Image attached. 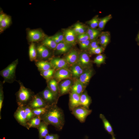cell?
Instances as JSON below:
<instances>
[{"instance_id": "4dcf8cb0", "label": "cell", "mask_w": 139, "mask_h": 139, "mask_svg": "<svg viewBox=\"0 0 139 139\" xmlns=\"http://www.w3.org/2000/svg\"><path fill=\"white\" fill-rule=\"evenodd\" d=\"M112 18L111 14L99 19L98 25V29L100 31L103 30L104 28L107 23Z\"/></svg>"}, {"instance_id": "f1b7e54d", "label": "cell", "mask_w": 139, "mask_h": 139, "mask_svg": "<svg viewBox=\"0 0 139 139\" xmlns=\"http://www.w3.org/2000/svg\"><path fill=\"white\" fill-rule=\"evenodd\" d=\"M42 45L48 48L55 50L57 44L50 37L45 38L42 41Z\"/></svg>"}, {"instance_id": "3957f363", "label": "cell", "mask_w": 139, "mask_h": 139, "mask_svg": "<svg viewBox=\"0 0 139 139\" xmlns=\"http://www.w3.org/2000/svg\"><path fill=\"white\" fill-rule=\"evenodd\" d=\"M18 59L14 61L0 72V75L4 78L3 82L11 83L15 80V71L18 64Z\"/></svg>"}, {"instance_id": "277c9868", "label": "cell", "mask_w": 139, "mask_h": 139, "mask_svg": "<svg viewBox=\"0 0 139 139\" xmlns=\"http://www.w3.org/2000/svg\"><path fill=\"white\" fill-rule=\"evenodd\" d=\"M48 105L57 104L58 97L47 86L38 94Z\"/></svg>"}, {"instance_id": "f35d334b", "label": "cell", "mask_w": 139, "mask_h": 139, "mask_svg": "<svg viewBox=\"0 0 139 139\" xmlns=\"http://www.w3.org/2000/svg\"><path fill=\"white\" fill-rule=\"evenodd\" d=\"M99 40L96 39L91 41L89 49L90 53L99 47Z\"/></svg>"}, {"instance_id": "4fadbf2b", "label": "cell", "mask_w": 139, "mask_h": 139, "mask_svg": "<svg viewBox=\"0 0 139 139\" xmlns=\"http://www.w3.org/2000/svg\"><path fill=\"white\" fill-rule=\"evenodd\" d=\"M28 35L29 40L32 42L39 41L42 40L44 36L43 33L38 30H30L28 32Z\"/></svg>"}, {"instance_id": "4316f807", "label": "cell", "mask_w": 139, "mask_h": 139, "mask_svg": "<svg viewBox=\"0 0 139 139\" xmlns=\"http://www.w3.org/2000/svg\"><path fill=\"white\" fill-rule=\"evenodd\" d=\"M71 46L65 42L58 44L55 49L56 53L63 54L68 52L70 49Z\"/></svg>"}, {"instance_id": "b9f144b4", "label": "cell", "mask_w": 139, "mask_h": 139, "mask_svg": "<svg viewBox=\"0 0 139 139\" xmlns=\"http://www.w3.org/2000/svg\"><path fill=\"white\" fill-rule=\"evenodd\" d=\"M77 23L78 25V35L86 33V28L85 27L81 24L79 23Z\"/></svg>"}, {"instance_id": "9c48e42d", "label": "cell", "mask_w": 139, "mask_h": 139, "mask_svg": "<svg viewBox=\"0 0 139 139\" xmlns=\"http://www.w3.org/2000/svg\"><path fill=\"white\" fill-rule=\"evenodd\" d=\"M63 33L65 42L71 46L75 44L77 39V35L73 29H65L63 31Z\"/></svg>"}, {"instance_id": "f6af8a7d", "label": "cell", "mask_w": 139, "mask_h": 139, "mask_svg": "<svg viewBox=\"0 0 139 139\" xmlns=\"http://www.w3.org/2000/svg\"><path fill=\"white\" fill-rule=\"evenodd\" d=\"M55 35L61 42H64V37L63 33H58Z\"/></svg>"}, {"instance_id": "2e32d148", "label": "cell", "mask_w": 139, "mask_h": 139, "mask_svg": "<svg viewBox=\"0 0 139 139\" xmlns=\"http://www.w3.org/2000/svg\"><path fill=\"white\" fill-rule=\"evenodd\" d=\"M99 44L105 49L110 40V34L109 31L101 32L99 36Z\"/></svg>"}, {"instance_id": "ab89813d", "label": "cell", "mask_w": 139, "mask_h": 139, "mask_svg": "<svg viewBox=\"0 0 139 139\" xmlns=\"http://www.w3.org/2000/svg\"><path fill=\"white\" fill-rule=\"evenodd\" d=\"M91 41L90 40H88L79 42L80 48L83 50L89 49Z\"/></svg>"}, {"instance_id": "60d3db41", "label": "cell", "mask_w": 139, "mask_h": 139, "mask_svg": "<svg viewBox=\"0 0 139 139\" xmlns=\"http://www.w3.org/2000/svg\"><path fill=\"white\" fill-rule=\"evenodd\" d=\"M76 39L79 42L89 40V37L86 32L77 36Z\"/></svg>"}, {"instance_id": "6da1fadb", "label": "cell", "mask_w": 139, "mask_h": 139, "mask_svg": "<svg viewBox=\"0 0 139 139\" xmlns=\"http://www.w3.org/2000/svg\"><path fill=\"white\" fill-rule=\"evenodd\" d=\"M42 121L53 126L58 131L61 130L65 124L64 115L63 110L55 104L49 106L46 112L40 116Z\"/></svg>"}, {"instance_id": "8992f818", "label": "cell", "mask_w": 139, "mask_h": 139, "mask_svg": "<svg viewBox=\"0 0 139 139\" xmlns=\"http://www.w3.org/2000/svg\"><path fill=\"white\" fill-rule=\"evenodd\" d=\"M14 116L15 119L20 125L27 128V123L28 121L23 106H18L14 113Z\"/></svg>"}, {"instance_id": "7402d4cb", "label": "cell", "mask_w": 139, "mask_h": 139, "mask_svg": "<svg viewBox=\"0 0 139 139\" xmlns=\"http://www.w3.org/2000/svg\"><path fill=\"white\" fill-rule=\"evenodd\" d=\"M37 50L39 56L42 59H47L50 55V52L48 48L42 45L38 46Z\"/></svg>"}, {"instance_id": "7bdbcfd3", "label": "cell", "mask_w": 139, "mask_h": 139, "mask_svg": "<svg viewBox=\"0 0 139 139\" xmlns=\"http://www.w3.org/2000/svg\"><path fill=\"white\" fill-rule=\"evenodd\" d=\"M103 47L101 46H99L91 52L90 53L93 54H100L103 52L104 50Z\"/></svg>"}, {"instance_id": "7c38bea8", "label": "cell", "mask_w": 139, "mask_h": 139, "mask_svg": "<svg viewBox=\"0 0 139 139\" xmlns=\"http://www.w3.org/2000/svg\"><path fill=\"white\" fill-rule=\"evenodd\" d=\"M73 82L70 79L64 80L60 83L59 86L60 96L63 95L70 92Z\"/></svg>"}, {"instance_id": "1f68e13d", "label": "cell", "mask_w": 139, "mask_h": 139, "mask_svg": "<svg viewBox=\"0 0 139 139\" xmlns=\"http://www.w3.org/2000/svg\"><path fill=\"white\" fill-rule=\"evenodd\" d=\"M55 70L52 68L46 71L40 72V74L47 81L53 78Z\"/></svg>"}, {"instance_id": "e575fe53", "label": "cell", "mask_w": 139, "mask_h": 139, "mask_svg": "<svg viewBox=\"0 0 139 139\" xmlns=\"http://www.w3.org/2000/svg\"><path fill=\"white\" fill-rule=\"evenodd\" d=\"M23 107L28 121L35 116L33 113L32 109L27 105L24 106Z\"/></svg>"}, {"instance_id": "30bf717a", "label": "cell", "mask_w": 139, "mask_h": 139, "mask_svg": "<svg viewBox=\"0 0 139 139\" xmlns=\"http://www.w3.org/2000/svg\"><path fill=\"white\" fill-rule=\"evenodd\" d=\"M49 62L55 71L62 68H68L69 65L64 58L54 57L50 59Z\"/></svg>"}, {"instance_id": "83f0119b", "label": "cell", "mask_w": 139, "mask_h": 139, "mask_svg": "<svg viewBox=\"0 0 139 139\" xmlns=\"http://www.w3.org/2000/svg\"><path fill=\"white\" fill-rule=\"evenodd\" d=\"M86 33L89 36V39L91 41L97 39L101 32L99 29H92L90 27L87 29Z\"/></svg>"}, {"instance_id": "7dc6e473", "label": "cell", "mask_w": 139, "mask_h": 139, "mask_svg": "<svg viewBox=\"0 0 139 139\" xmlns=\"http://www.w3.org/2000/svg\"><path fill=\"white\" fill-rule=\"evenodd\" d=\"M50 37L57 44L61 42L58 39L55 35L52 36Z\"/></svg>"}, {"instance_id": "681fc988", "label": "cell", "mask_w": 139, "mask_h": 139, "mask_svg": "<svg viewBox=\"0 0 139 139\" xmlns=\"http://www.w3.org/2000/svg\"><path fill=\"white\" fill-rule=\"evenodd\" d=\"M136 41L138 45H139V31L136 38Z\"/></svg>"}, {"instance_id": "ee69618b", "label": "cell", "mask_w": 139, "mask_h": 139, "mask_svg": "<svg viewBox=\"0 0 139 139\" xmlns=\"http://www.w3.org/2000/svg\"><path fill=\"white\" fill-rule=\"evenodd\" d=\"M45 139H59V136L57 134H48L44 138Z\"/></svg>"}, {"instance_id": "d6a6232c", "label": "cell", "mask_w": 139, "mask_h": 139, "mask_svg": "<svg viewBox=\"0 0 139 139\" xmlns=\"http://www.w3.org/2000/svg\"><path fill=\"white\" fill-rule=\"evenodd\" d=\"M11 18L7 15H6L5 18L0 22V32L3 31L9 25L11 22Z\"/></svg>"}, {"instance_id": "74e56055", "label": "cell", "mask_w": 139, "mask_h": 139, "mask_svg": "<svg viewBox=\"0 0 139 139\" xmlns=\"http://www.w3.org/2000/svg\"><path fill=\"white\" fill-rule=\"evenodd\" d=\"M2 82H1L0 85V119H1V112L3 106L4 99L3 87Z\"/></svg>"}, {"instance_id": "836d02e7", "label": "cell", "mask_w": 139, "mask_h": 139, "mask_svg": "<svg viewBox=\"0 0 139 139\" xmlns=\"http://www.w3.org/2000/svg\"><path fill=\"white\" fill-rule=\"evenodd\" d=\"M99 19L98 16L96 15L91 19L88 21L87 23L89 25L90 28L96 29L98 27Z\"/></svg>"}, {"instance_id": "603a6c76", "label": "cell", "mask_w": 139, "mask_h": 139, "mask_svg": "<svg viewBox=\"0 0 139 139\" xmlns=\"http://www.w3.org/2000/svg\"><path fill=\"white\" fill-rule=\"evenodd\" d=\"M47 123L43 121L41 123L38 128L39 131V139H43L49 134L48 125Z\"/></svg>"}, {"instance_id": "cb8c5ba5", "label": "cell", "mask_w": 139, "mask_h": 139, "mask_svg": "<svg viewBox=\"0 0 139 139\" xmlns=\"http://www.w3.org/2000/svg\"><path fill=\"white\" fill-rule=\"evenodd\" d=\"M48 86L49 89L58 97L59 94L58 82L53 78L48 81Z\"/></svg>"}, {"instance_id": "5bb4252c", "label": "cell", "mask_w": 139, "mask_h": 139, "mask_svg": "<svg viewBox=\"0 0 139 139\" xmlns=\"http://www.w3.org/2000/svg\"><path fill=\"white\" fill-rule=\"evenodd\" d=\"M79 56L78 52L73 50L66 55L64 59L68 65H72L77 63Z\"/></svg>"}, {"instance_id": "44dd1931", "label": "cell", "mask_w": 139, "mask_h": 139, "mask_svg": "<svg viewBox=\"0 0 139 139\" xmlns=\"http://www.w3.org/2000/svg\"><path fill=\"white\" fill-rule=\"evenodd\" d=\"M80 106L89 109V107L92 103V100L86 92L84 91L80 95Z\"/></svg>"}, {"instance_id": "bcb514c9", "label": "cell", "mask_w": 139, "mask_h": 139, "mask_svg": "<svg viewBox=\"0 0 139 139\" xmlns=\"http://www.w3.org/2000/svg\"><path fill=\"white\" fill-rule=\"evenodd\" d=\"M74 31L77 36L78 35V29L77 23L75 24L73 26V28L72 29Z\"/></svg>"}, {"instance_id": "d590c367", "label": "cell", "mask_w": 139, "mask_h": 139, "mask_svg": "<svg viewBox=\"0 0 139 139\" xmlns=\"http://www.w3.org/2000/svg\"><path fill=\"white\" fill-rule=\"evenodd\" d=\"M32 109L33 114L35 116H40L44 114L46 111L48 106Z\"/></svg>"}, {"instance_id": "8d00e7d4", "label": "cell", "mask_w": 139, "mask_h": 139, "mask_svg": "<svg viewBox=\"0 0 139 139\" xmlns=\"http://www.w3.org/2000/svg\"><path fill=\"white\" fill-rule=\"evenodd\" d=\"M106 58L105 56L102 54L98 55L94 59L93 63L97 65H99L104 63Z\"/></svg>"}, {"instance_id": "8fae6325", "label": "cell", "mask_w": 139, "mask_h": 139, "mask_svg": "<svg viewBox=\"0 0 139 139\" xmlns=\"http://www.w3.org/2000/svg\"><path fill=\"white\" fill-rule=\"evenodd\" d=\"M80 95L73 92H70L68 105L70 111H72L80 106Z\"/></svg>"}, {"instance_id": "e0dca14e", "label": "cell", "mask_w": 139, "mask_h": 139, "mask_svg": "<svg viewBox=\"0 0 139 139\" xmlns=\"http://www.w3.org/2000/svg\"><path fill=\"white\" fill-rule=\"evenodd\" d=\"M93 73L91 69H86L78 79L85 86L89 82Z\"/></svg>"}, {"instance_id": "7a4b0ae2", "label": "cell", "mask_w": 139, "mask_h": 139, "mask_svg": "<svg viewBox=\"0 0 139 139\" xmlns=\"http://www.w3.org/2000/svg\"><path fill=\"white\" fill-rule=\"evenodd\" d=\"M18 82L20 88L16 94L18 104V106L27 105L35 94L30 90L25 87L20 81Z\"/></svg>"}, {"instance_id": "52a82bcc", "label": "cell", "mask_w": 139, "mask_h": 139, "mask_svg": "<svg viewBox=\"0 0 139 139\" xmlns=\"http://www.w3.org/2000/svg\"><path fill=\"white\" fill-rule=\"evenodd\" d=\"M27 105L32 109L45 107L48 105L38 94H35Z\"/></svg>"}, {"instance_id": "ffe728a7", "label": "cell", "mask_w": 139, "mask_h": 139, "mask_svg": "<svg viewBox=\"0 0 139 139\" xmlns=\"http://www.w3.org/2000/svg\"><path fill=\"white\" fill-rule=\"evenodd\" d=\"M85 86L77 79L74 82L71 87L70 92L80 95L84 92Z\"/></svg>"}, {"instance_id": "ac0fdd59", "label": "cell", "mask_w": 139, "mask_h": 139, "mask_svg": "<svg viewBox=\"0 0 139 139\" xmlns=\"http://www.w3.org/2000/svg\"><path fill=\"white\" fill-rule=\"evenodd\" d=\"M85 69L77 63L72 65L70 70L72 76L75 78H78Z\"/></svg>"}, {"instance_id": "5b68a950", "label": "cell", "mask_w": 139, "mask_h": 139, "mask_svg": "<svg viewBox=\"0 0 139 139\" xmlns=\"http://www.w3.org/2000/svg\"><path fill=\"white\" fill-rule=\"evenodd\" d=\"M92 111V110L80 106L72 110L71 113L80 122L82 123L85 122L87 117Z\"/></svg>"}, {"instance_id": "d4e9b609", "label": "cell", "mask_w": 139, "mask_h": 139, "mask_svg": "<svg viewBox=\"0 0 139 139\" xmlns=\"http://www.w3.org/2000/svg\"><path fill=\"white\" fill-rule=\"evenodd\" d=\"M41 121L40 116H34L28 122L27 128L29 129L30 128H34L38 129Z\"/></svg>"}, {"instance_id": "ba28073f", "label": "cell", "mask_w": 139, "mask_h": 139, "mask_svg": "<svg viewBox=\"0 0 139 139\" xmlns=\"http://www.w3.org/2000/svg\"><path fill=\"white\" fill-rule=\"evenodd\" d=\"M71 72L68 68H62L55 71L53 78L58 82L63 80L70 79L72 76Z\"/></svg>"}, {"instance_id": "9a60e30c", "label": "cell", "mask_w": 139, "mask_h": 139, "mask_svg": "<svg viewBox=\"0 0 139 139\" xmlns=\"http://www.w3.org/2000/svg\"><path fill=\"white\" fill-rule=\"evenodd\" d=\"M90 59L88 54L83 52L79 55L77 63L84 68H87L90 64Z\"/></svg>"}, {"instance_id": "f546056e", "label": "cell", "mask_w": 139, "mask_h": 139, "mask_svg": "<svg viewBox=\"0 0 139 139\" xmlns=\"http://www.w3.org/2000/svg\"><path fill=\"white\" fill-rule=\"evenodd\" d=\"M37 51L35 44L32 42L29 47V55L31 61H36L37 57Z\"/></svg>"}, {"instance_id": "d6986e66", "label": "cell", "mask_w": 139, "mask_h": 139, "mask_svg": "<svg viewBox=\"0 0 139 139\" xmlns=\"http://www.w3.org/2000/svg\"><path fill=\"white\" fill-rule=\"evenodd\" d=\"M100 118L102 120L103 123L104 127L105 130L109 134L112 136L111 139H116L114 134L112 127L109 122L106 119L103 115L100 114L99 115Z\"/></svg>"}, {"instance_id": "c3c4849f", "label": "cell", "mask_w": 139, "mask_h": 139, "mask_svg": "<svg viewBox=\"0 0 139 139\" xmlns=\"http://www.w3.org/2000/svg\"><path fill=\"white\" fill-rule=\"evenodd\" d=\"M6 15L5 14H1L0 16V22L2 21L6 16Z\"/></svg>"}, {"instance_id": "484cf974", "label": "cell", "mask_w": 139, "mask_h": 139, "mask_svg": "<svg viewBox=\"0 0 139 139\" xmlns=\"http://www.w3.org/2000/svg\"><path fill=\"white\" fill-rule=\"evenodd\" d=\"M36 65L40 72L53 68L49 62L47 61L42 60L38 61L36 62Z\"/></svg>"}]
</instances>
